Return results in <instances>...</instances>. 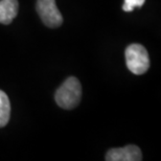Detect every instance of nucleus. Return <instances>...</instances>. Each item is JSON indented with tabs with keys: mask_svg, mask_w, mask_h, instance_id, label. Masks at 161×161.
<instances>
[{
	"mask_svg": "<svg viewBox=\"0 0 161 161\" xmlns=\"http://www.w3.org/2000/svg\"><path fill=\"white\" fill-rule=\"evenodd\" d=\"M54 97L61 108L66 110L75 108L82 97V86L79 80L75 76L68 78L57 90Z\"/></svg>",
	"mask_w": 161,
	"mask_h": 161,
	"instance_id": "f257e3e1",
	"label": "nucleus"
},
{
	"mask_svg": "<svg viewBox=\"0 0 161 161\" xmlns=\"http://www.w3.org/2000/svg\"><path fill=\"white\" fill-rule=\"evenodd\" d=\"M125 63L134 75H143L150 68V58L147 49L140 44H131L125 49Z\"/></svg>",
	"mask_w": 161,
	"mask_h": 161,
	"instance_id": "f03ea898",
	"label": "nucleus"
},
{
	"mask_svg": "<svg viewBox=\"0 0 161 161\" xmlns=\"http://www.w3.org/2000/svg\"><path fill=\"white\" fill-rule=\"evenodd\" d=\"M37 11L42 21L48 27H59L63 23V17L57 8L54 0H38Z\"/></svg>",
	"mask_w": 161,
	"mask_h": 161,
	"instance_id": "7ed1b4c3",
	"label": "nucleus"
},
{
	"mask_svg": "<svg viewBox=\"0 0 161 161\" xmlns=\"http://www.w3.org/2000/svg\"><path fill=\"white\" fill-rule=\"evenodd\" d=\"M142 154L137 146L130 144L125 147L112 149L106 154V160L108 161H140Z\"/></svg>",
	"mask_w": 161,
	"mask_h": 161,
	"instance_id": "20e7f679",
	"label": "nucleus"
},
{
	"mask_svg": "<svg viewBox=\"0 0 161 161\" xmlns=\"http://www.w3.org/2000/svg\"><path fill=\"white\" fill-rule=\"evenodd\" d=\"M18 14L17 0H1L0 1V23L9 24Z\"/></svg>",
	"mask_w": 161,
	"mask_h": 161,
	"instance_id": "39448f33",
	"label": "nucleus"
},
{
	"mask_svg": "<svg viewBox=\"0 0 161 161\" xmlns=\"http://www.w3.org/2000/svg\"><path fill=\"white\" fill-rule=\"evenodd\" d=\"M11 116V104L9 99L2 90H0V128L4 127Z\"/></svg>",
	"mask_w": 161,
	"mask_h": 161,
	"instance_id": "423d86ee",
	"label": "nucleus"
},
{
	"mask_svg": "<svg viewBox=\"0 0 161 161\" xmlns=\"http://www.w3.org/2000/svg\"><path fill=\"white\" fill-rule=\"evenodd\" d=\"M146 0H125L122 9L125 12H132L134 8H141Z\"/></svg>",
	"mask_w": 161,
	"mask_h": 161,
	"instance_id": "0eeeda50",
	"label": "nucleus"
}]
</instances>
